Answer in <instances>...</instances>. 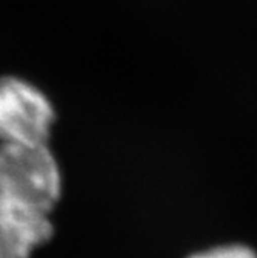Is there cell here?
<instances>
[{
	"label": "cell",
	"mask_w": 257,
	"mask_h": 258,
	"mask_svg": "<svg viewBox=\"0 0 257 258\" xmlns=\"http://www.w3.org/2000/svg\"><path fill=\"white\" fill-rule=\"evenodd\" d=\"M55 122L45 91L20 76H0V144H46Z\"/></svg>",
	"instance_id": "cell-2"
},
{
	"label": "cell",
	"mask_w": 257,
	"mask_h": 258,
	"mask_svg": "<svg viewBox=\"0 0 257 258\" xmlns=\"http://www.w3.org/2000/svg\"><path fill=\"white\" fill-rule=\"evenodd\" d=\"M61 189L46 144H0V258H30L53 237L50 214Z\"/></svg>",
	"instance_id": "cell-1"
},
{
	"label": "cell",
	"mask_w": 257,
	"mask_h": 258,
	"mask_svg": "<svg viewBox=\"0 0 257 258\" xmlns=\"http://www.w3.org/2000/svg\"><path fill=\"white\" fill-rule=\"evenodd\" d=\"M191 258H257V255L245 246H226L197 253Z\"/></svg>",
	"instance_id": "cell-3"
}]
</instances>
